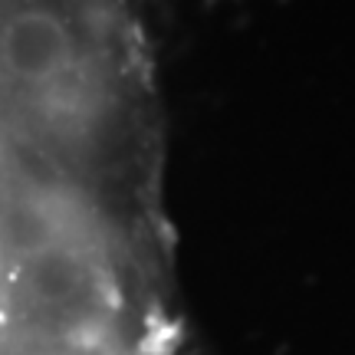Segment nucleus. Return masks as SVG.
<instances>
[{
	"mask_svg": "<svg viewBox=\"0 0 355 355\" xmlns=\"http://www.w3.org/2000/svg\"><path fill=\"white\" fill-rule=\"evenodd\" d=\"M158 89L0 20V355H201Z\"/></svg>",
	"mask_w": 355,
	"mask_h": 355,
	"instance_id": "f257e3e1",
	"label": "nucleus"
}]
</instances>
